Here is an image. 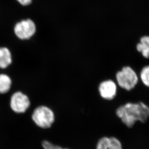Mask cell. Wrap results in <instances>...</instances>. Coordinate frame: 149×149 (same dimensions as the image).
<instances>
[{"mask_svg": "<svg viewBox=\"0 0 149 149\" xmlns=\"http://www.w3.org/2000/svg\"><path fill=\"white\" fill-rule=\"evenodd\" d=\"M117 117L128 129L133 128L138 122L144 124L149 119V107L143 102H127L117 108Z\"/></svg>", "mask_w": 149, "mask_h": 149, "instance_id": "1", "label": "cell"}, {"mask_svg": "<svg viewBox=\"0 0 149 149\" xmlns=\"http://www.w3.org/2000/svg\"><path fill=\"white\" fill-rule=\"evenodd\" d=\"M139 82V77L132 68L124 66L116 74V82L119 87L127 91L135 88Z\"/></svg>", "mask_w": 149, "mask_h": 149, "instance_id": "2", "label": "cell"}, {"mask_svg": "<svg viewBox=\"0 0 149 149\" xmlns=\"http://www.w3.org/2000/svg\"><path fill=\"white\" fill-rule=\"evenodd\" d=\"M31 118L34 123L42 129H49L55 122V114L48 107L41 105L34 110Z\"/></svg>", "mask_w": 149, "mask_h": 149, "instance_id": "3", "label": "cell"}, {"mask_svg": "<svg viewBox=\"0 0 149 149\" xmlns=\"http://www.w3.org/2000/svg\"><path fill=\"white\" fill-rule=\"evenodd\" d=\"M36 27L31 19L23 20L17 23L14 27L15 34L21 40L29 39L36 32Z\"/></svg>", "mask_w": 149, "mask_h": 149, "instance_id": "4", "label": "cell"}, {"mask_svg": "<svg viewBox=\"0 0 149 149\" xmlns=\"http://www.w3.org/2000/svg\"><path fill=\"white\" fill-rule=\"evenodd\" d=\"M30 99L28 96L21 91H17L12 95L10 100V107L17 113H24L30 106Z\"/></svg>", "mask_w": 149, "mask_h": 149, "instance_id": "5", "label": "cell"}, {"mask_svg": "<svg viewBox=\"0 0 149 149\" xmlns=\"http://www.w3.org/2000/svg\"><path fill=\"white\" fill-rule=\"evenodd\" d=\"M118 86L113 80L109 79L101 82L98 86L100 96L104 100L111 101L114 99L117 93Z\"/></svg>", "mask_w": 149, "mask_h": 149, "instance_id": "6", "label": "cell"}, {"mask_svg": "<svg viewBox=\"0 0 149 149\" xmlns=\"http://www.w3.org/2000/svg\"><path fill=\"white\" fill-rule=\"evenodd\" d=\"M96 149H123L121 141L114 136H103L97 141Z\"/></svg>", "mask_w": 149, "mask_h": 149, "instance_id": "7", "label": "cell"}, {"mask_svg": "<svg viewBox=\"0 0 149 149\" xmlns=\"http://www.w3.org/2000/svg\"><path fill=\"white\" fill-rule=\"evenodd\" d=\"M136 50L146 59H149V35L141 37L139 42L136 45Z\"/></svg>", "mask_w": 149, "mask_h": 149, "instance_id": "8", "label": "cell"}, {"mask_svg": "<svg viewBox=\"0 0 149 149\" xmlns=\"http://www.w3.org/2000/svg\"><path fill=\"white\" fill-rule=\"evenodd\" d=\"M12 62V57L10 50L6 47H0V68H6Z\"/></svg>", "mask_w": 149, "mask_h": 149, "instance_id": "9", "label": "cell"}, {"mask_svg": "<svg viewBox=\"0 0 149 149\" xmlns=\"http://www.w3.org/2000/svg\"><path fill=\"white\" fill-rule=\"evenodd\" d=\"M11 79L6 74H0V93H7L11 87Z\"/></svg>", "mask_w": 149, "mask_h": 149, "instance_id": "10", "label": "cell"}, {"mask_svg": "<svg viewBox=\"0 0 149 149\" xmlns=\"http://www.w3.org/2000/svg\"><path fill=\"white\" fill-rule=\"evenodd\" d=\"M139 79L145 87L149 88V65L142 67L139 73Z\"/></svg>", "mask_w": 149, "mask_h": 149, "instance_id": "11", "label": "cell"}, {"mask_svg": "<svg viewBox=\"0 0 149 149\" xmlns=\"http://www.w3.org/2000/svg\"><path fill=\"white\" fill-rule=\"evenodd\" d=\"M42 146L43 149H70L53 143L49 141L44 140L42 142Z\"/></svg>", "mask_w": 149, "mask_h": 149, "instance_id": "12", "label": "cell"}, {"mask_svg": "<svg viewBox=\"0 0 149 149\" xmlns=\"http://www.w3.org/2000/svg\"><path fill=\"white\" fill-rule=\"evenodd\" d=\"M17 1L22 6H27L30 5L33 0H17Z\"/></svg>", "mask_w": 149, "mask_h": 149, "instance_id": "13", "label": "cell"}]
</instances>
